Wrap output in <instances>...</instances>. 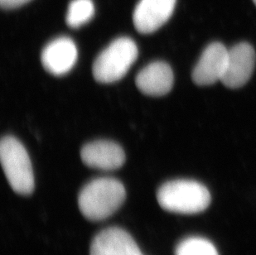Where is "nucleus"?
Masks as SVG:
<instances>
[{
	"label": "nucleus",
	"mask_w": 256,
	"mask_h": 255,
	"mask_svg": "<svg viewBox=\"0 0 256 255\" xmlns=\"http://www.w3.org/2000/svg\"><path fill=\"white\" fill-rule=\"evenodd\" d=\"M90 255H142L133 237L124 230L110 227L92 240Z\"/></svg>",
	"instance_id": "nucleus-9"
},
{
	"label": "nucleus",
	"mask_w": 256,
	"mask_h": 255,
	"mask_svg": "<svg viewBox=\"0 0 256 255\" xmlns=\"http://www.w3.org/2000/svg\"><path fill=\"white\" fill-rule=\"evenodd\" d=\"M136 83L144 94L162 96L168 94L174 86V72L167 63L155 62L138 72Z\"/></svg>",
	"instance_id": "nucleus-11"
},
{
	"label": "nucleus",
	"mask_w": 256,
	"mask_h": 255,
	"mask_svg": "<svg viewBox=\"0 0 256 255\" xmlns=\"http://www.w3.org/2000/svg\"><path fill=\"white\" fill-rule=\"evenodd\" d=\"M29 1L30 0H0V4L2 8L12 10V8L20 7Z\"/></svg>",
	"instance_id": "nucleus-14"
},
{
	"label": "nucleus",
	"mask_w": 256,
	"mask_h": 255,
	"mask_svg": "<svg viewBox=\"0 0 256 255\" xmlns=\"http://www.w3.org/2000/svg\"><path fill=\"white\" fill-rule=\"evenodd\" d=\"M0 160L12 190L20 195H31L35 186L34 171L24 146L16 138H2L0 142Z\"/></svg>",
	"instance_id": "nucleus-3"
},
{
	"label": "nucleus",
	"mask_w": 256,
	"mask_h": 255,
	"mask_svg": "<svg viewBox=\"0 0 256 255\" xmlns=\"http://www.w3.org/2000/svg\"><path fill=\"white\" fill-rule=\"evenodd\" d=\"M157 200L167 212L194 214L204 212L209 206L210 194L206 186L196 180L176 179L160 186Z\"/></svg>",
	"instance_id": "nucleus-2"
},
{
	"label": "nucleus",
	"mask_w": 256,
	"mask_h": 255,
	"mask_svg": "<svg viewBox=\"0 0 256 255\" xmlns=\"http://www.w3.org/2000/svg\"><path fill=\"white\" fill-rule=\"evenodd\" d=\"M256 52L246 42L236 44L229 49L228 65L220 82L228 88L243 86L252 77L256 65Z\"/></svg>",
	"instance_id": "nucleus-5"
},
{
	"label": "nucleus",
	"mask_w": 256,
	"mask_h": 255,
	"mask_svg": "<svg viewBox=\"0 0 256 255\" xmlns=\"http://www.w3.org/2000/svg\"><path fill=\"white\" fill-rule=\"evenodd\" d=\"M78 51L72 39L60 36L50 42L42 52V64L52 75L62 76L75 66Z\"/></svg>",
	"instance_id": "nucleus-8"
},
{
	"label": "nucleus",
	"mask_w": 256,
	"mask_h": 255,
	"mask_svg": "<svg viewBox=\"0 0 256 255\" xmlns=\"http://www.w3.org/2000/svg\"><path fill=\"white\" fill-rule=\"evenodd\" d=\"M228 52L220 42H213L202 53L192 72L194 82L198 86H210L222 80L228 65Z\"/></svg>",
	"instance_id": "nucleus-6"
},
{
	"label": "nucleus",
	"mask_w": 256,
	"mask_h": 255,
	"mask_svg": "<svg viewBox=\"0 0 256 255\" xmlns=\"http://www.w3.org/2000/svg\"><path fill=\"white\" fill-rule=\"evenodd\" d=\"M126 188L112 178H100L87 183L78 196L82 214L92 222L112 216L126 200Z\"/></svg>",
	"instance_id": "nucleus-1"
},
{
	"label": "nucleus",
	"mask_w": 256,
	"mask_h": 255,
	"mask_svg": "<svg viewBox=\"0 0 256 255\" xmlns=\"http://www.w3.org/2000/svg\"><path fill=\"white\" fill-rule=\"evenodd\" d=\"M175 255H219L218 250L208 238L191 236L176 246Z\"/></svg>",
	"instance_id": "nucleus-13"
},
{
	"label": "nucleus",
	"mask_w": 256,
	"mask_h": 255,
	"mask_svg": "<svg viewBox=\"0 0 256 255\" xmlns=\"http://www.w3.org/2000/svg\"><path fill=\"white\" fill-rule=\"evenodd\" d=\"M176 0H140L134 11V24L138 32L152 34L171 18Z\"/></svg>",
	"instance_id": "nucleus-7"
},
{
	"label": "nucleus",
	"mask_w": 256,
	"mask_h": 255,
	"mask_svg": "<svg viewBox=\"0 0 256 255\" xmlns=\"http://www.w3.org/2000/svg\"><path fill=\"white\" fill-rule=\"evenodd\" d=\"M94 14L92 0H72L68 6L66 24L70 28H76L89 22Z\"/></svg>",
	"instance_id": "nucleus-12"
},
{
	"label": "nucleus",
	"mask_w": 256,
	"mask_h": 255,
	"mask_svg": "<svg viewBox=\"0 0 256 255\" xmlns=\"http://www.w3.org/2000/svg\"><path fill=\"white\" fill-rule=\"evenodd\" d=\"M253 2H254V4L256 5V0H253Z\"/></svg>",
	"instance_id": "nucleus-15"
},
{
	"label": "nucleus",
	"mask_w": 256,
	"mask_h": 255,
	"mask_svg": "<svg viewBox=\"0 0 256 255\" xmlns=\"http://www.w3.org/2000/svg\"><path fill=\"white\" fill-rule=\"evenodd\" d=\"M80 156L86 166L104 171L120 168L126 162L123 148L116 142L107 140L87 144L80 151Z\"/></svg>",
	"instance_id": "nucleus-10"
},
{
	"label": "nucleus",
	"mask_w": 256,
	"mask_h": 255,
	"mask_svg": "<svg viewBox=\"0 0 256 255\" xmlns=\"http://www.w3.org/2000/svg\"><path fill=\"white\" fill-rule=\"evenodd\" d=\"M138 48L131 38L123 36L112 42L97 56L93 76L100 83H112L122 79L138 58Z\"/></svg>",
	"instance_id": "nucleus-4"
}]
</instances>
